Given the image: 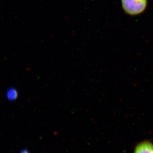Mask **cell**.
I'll return each instance as SVG.
<instances>
[{
    "mask_svg": "<svg viewBox=\"0 0 153 153\" xmlns=\"http://www.w3.org/2000/svg\"><path fill=\"white\" fill-rule=\"evenodd\" d=\"M121 4L126 13L130 16H137L146 10L148 0H121Z\"/></svg>",
    "mask_w": 153,
    "mask_h": 153,
    "instance_id": "obj_1",
    "label": "cell"
},
{
    "mask_svg": "<svg viewBox=\"0 0 153 153\" xmlns=\"http://www.w3.org/2000/svg\"><path fill=\"white\" fill-rule=\"evenodd\" d=\"M134 153H153V143L148 140L143 141L137 145Z\"/></svg>",
    "mask_w": 153,
    "mask_h": 153,
    "instance_id": "obj_2",
    "label": "cell"
},
{
    "mask_svg": "<svg viewBox=\"0 0 153 153\" xmlns=\"http://www.w3.org/2000/svg\"><path fill=\"white\" fill-rule=\"evenodd\" d=\"M18 92L14 88H10L7 91V97L9 100L13 101L17 98Z\"/></svg>",
    "mask_w": 153,
    "mask_h": 153,
    "instance_id": "obj_3",
    "label": "cell"
},
{
    "mask_svg": "<svg viewBox=\"0 0 153 153\" xmlns=\"http://www.w3.org/2000/svg\"><path fill=\"white\" fill-rule=\"evenodd\" d=\"M21 153H30V152L27 149H23L21 151Z\"/></svg>",
    "mask_w": 153,
    "mask_h": 153,
    "instance_id": "obj_4",
    "label": "cell"
}]
</instances>
